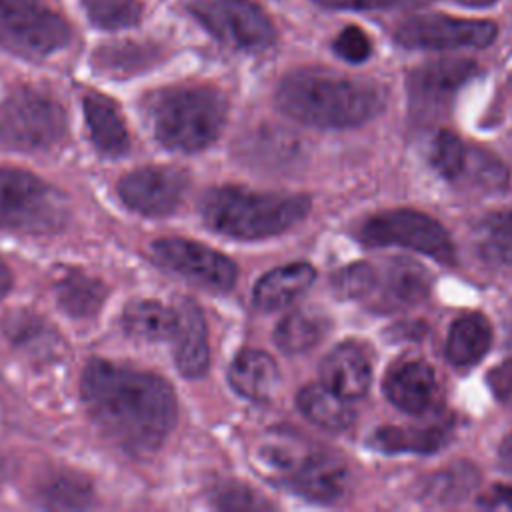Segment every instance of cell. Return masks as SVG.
Wrapping results in <instances>:
<instances>
[{
  "mask_svg": "<svg viewBox=\"0 0 512 512\" xmlns=\"http://www.w3.org/2000/svg\"><path fill=\"white\" fill-rule=\"evenodd\" d=\"M450 434V428L442 422L420 424L408 428H380L372 434L370 444L386 452H434Z\"/></svg>",
  "mask_w": 512,
  "mask_h": 512,
  "instance_id": "cell-25",
  "label": "cell"
},
{
  "mask_svg": "<svg viewBox=\"0 0 512 512\" xmlns=\"http://www.w3.org/2000/svg\"><path fill=\"white\" fill-rule=\"evenodd\" d=\"M282 482L308 500L334 502L346 494L350 476L344 462L328 454H308L282 478Z\"/></svg>",
  "mask_w": 512,
  "mask_h": 512,
  "instance_id": "cell-14",
  "label": "cell"
},
{
  "mask_svg": "<svg viewBox=\"0 0 512 512\" xmlns=\"http://www.w3.org/2000/svg\"><path fill=\"white\" fill-rule=\"evenodd\" d=\"M186 184L188 176L180 168L146 166L126 174L118 184V194L130 210L162 216L180 204Z\"/></svg>",
  "mask_w": 512,
  "mask_h": 512,
  "instance_id": "cell-12",
  "label": "cell"
},
{
  "mask_svg": "<svg viewBox=\"0 0 512 512\" xmlns=\"http://www.w3.org/2000/svg\"><path fill=\"white\" fill-rule=\"evenodd\" d=\"M64 198L38 176L0 166V230L46 234L64 226Z\"/></svg>",
  "mask_w": 512,
  "mask_h": 512,
  "instance_id": "cell-5",
  "label": "cell"
},
{
  "mask_svg": "<svg viewBox=\"0 0 512 512\" xmlns=\"http://www.w3.org/2000/svg\"><path fill=\"white\" fill-rule=\"evenodd\" d=\"M174 312L176 328L172 334V344L176 366L184 376L198 378L206 372L210 360L204 316L190 298H178L174 302Z\"/></svg>",
  "mask_w": 512,
  "mask_h": 512,
  "instance_id": "cell-15",
  "label": "cell"
},
{
  "mask_svg": "<svg viewBox=\"0 0 512 512\" xmlns=\"http://www.w3.org/2000/svg\"><path fill=\"white\" fill-rule=\"evenodd\" d=\"M332 48H334V52H336L342 60L352 62V64L364 62V60L370 56V52H372V46H370L368 36H366L358 26H348V28H344V30L336 36Z\"/></svg>",
  "mask_w": 512,
  "mask_h": 512,
  "instance_id": "cell-33",
  "label": "cell"
},
{
  "mask_svg": "<svg viewBox=\"0 0 512 512\" xmlns=\"http://www.w3.org/2000/svg\"><path fill=\"white\" fill-rule=\"evenodd\" d=\"M154 136L168 148L196 152L220 134L228 102L210 86H172L152 94L146 102Z\"/></svg>",
  "mask_w": 512,
  "mask_h": 512,
  "instance_id": "cell-4",
  "label": "cell"
},
{
  "mask_svg": "<svg viewBox=\"0 0 512 512\" xmlns=\"http://www.w3.org/2000/svg\"><path fill=\"white\" fill-rule=\"evenodd\" d=\"M156 260L210 290H230L236 282V264L224 254L184 238H162L152 246Z\"/></svg>",
  "mask_w": 512,
  "mask_h": 512,
  "instance_id": "cell-11",
  "label": "cell"
},
{
  "mask_svg": "<svg viewBox=\"0 0 512 512\" xmlns=\"http://www.w3.org/2000/svg\"><path fill=\"white\" fill-rule=\"evenodd\" d=\"M460 2L466 4V6H474V8H484V6L494 4L496 0H460Z\"/></svg>",
  "mask_w": 512,
  "mask_h": 512,
  "instance_id": "cell-40",
  "label": "cell"
},
{
  "mask_svg": "<svg viewBox=\"0 0 512 512\" xmlns=\"http://www.w3.org/2000/svg\"><path fill=\"white\" fill-rule=\"evenodd\" d=\"M476 250L490 264H512V210L490 212L476 228Z\"/></svg>",
  "mask_w": 512,
  "mask_h": 512,
  "instance_id": "cell-27",
  "label": "cell"
},
{
  "mask_svg": "<svg viewBox=\"0 0 512 512\" xmlns=\"http://www.w3.org/2000/svg\"><path fill=\"white\" fill-rule=\"evenodd\" d=\"M214 504L222 510H262L268 508V504L250 488L230 484L216 492Z\"/></svg>",
  "mask_w": 512,
  "mask_h": 512,
  "instance_id": "cell-34",
  "label": "cell"
},
{
  "mask_svg": "<svg viewBox=\"0 0 512 512\" xmlns=\"http://www.w3.org/2000/svg\"><path fill=\"white\" fill-rule=\"evenodd\" d=\"M430 276L426 268L410 258H392L372 264V282L364 300L376 308L396 310L414 306L428 296Z\"/></svg>",
  "mask_w": 512,
  "mask_h": 512,
  "instance_id": "cell-13",
  "label": "cell"
},
{
  "mask_svg": "<svg viewBox=\"0 0 512 512\" xmlns=\"http://www.w3.org/2000/svg\"><path fill=\"white\" fill-rule=\"evenodd\" d=\"M474 70V62L464 58L428 62L412 72L410 92L422 104L444 102L474 74Z\"/></svg>",
  "mask_w": 512,
  "mask_h": 512,
  "instance_id": "cell-18",
  "label": "cell"
},
{
  "mask_svg": "<svg viewBox=\"0 0 512 512\" xmlns=\"http://www.w3.org/2000/svg\"><path fill=\"white\" fill-rule=\"evenodd\" d=\"M386 102L382 86L326 68H298L276 90L278 108L310 126L352 128L374 118Z\"/></svg>",
  "mask_w": 512,
  "mask_h": 512,
  "instance_id": "cell-2",
  "label": "cell"
},
{
  "mask_svg": "<svg viewBox=\"0 0 512 512\" xmlns=\"http://www.w3.org/2000/svg\"><path fill=\"white\" fill-rule=\"evenodd\" d=\"M436 392L434 370L420 360H406L394 366L384 378L386 398L408 414L426 412L434 404Z\"/></svg>",
  "mask_w": 512,
  "mask_h": 512,
  "instance_id": "cell-16",
  "label": "cell"
},
{
  "mask_svg": "<svg viewBox=\"0 0 512 512\" xmlns=\"http://www.w3.org/2000/svg\"><path fill=\"white\" fill-rule=\"evenodd\" d=\"M316 278V270L306 262L274 268L254 286V304L260 310H278L296 300Z\"/></svg>",
  "mask_w": 512,
  "mask_h": 512,
  "instance_id": "cell-20",
  "label": "cell"
},
{
  "mask_svg": "<svg viewBox=\"0 0 512 512\" xmlns=\"http://www.w3.org/2000/svg\"><path fill=\"white\" fill-rule=\"evenodd\" d=\"M194 12L214 36L236 48L262 50L276 38L268 14L250 0H204Z\"/></svg>",
  "mask_w": 512,
  "mask_h": 512,
  "instance_id": "cell-10",
  "label": "cell"
},
{
  "mask_svg": "<svg viewBox=\"0 0 512 512\" xmlns=\"http://www.w3.org/2000/svg\"><path fill=\"white\" fill-rule=\"evenodd\" d=\"M56 294L72 316H92L104 300V286L82 272H70L56 284Z\"/></svg>",
  "mask_w": 512,
  "mask_h": 512,
  "instance_id": "cell-29",
  "label": "cell"
},
{
  "mask_svg": "<svg viewBox=\"0 0 512 512\" xmlns=\"http://www.w3.org/2000/svg\"><path fill=\"white\" fill-rule=\"evenodd\" d=\"M98 64L106 70L112 72H134L138 68H142L150 56L148 48L138 46V44H118V46H106L102 48L98 54Z\"/></svg>",
  "mask_w": 512,
  "mask_h": 512,
  "instance_id": "cell-32",
  "label": "cell"
},
{
  "mask_svg": "<svg viewBox=\"0 0 512 512\" xmlns=\"http://www.w3.org/2000/svg\"><path fill=\"white\" fill-rule=\"evenodd\" d=\"M480 506L488 510H512V486H494L482 498Z\"/></svg>",
  "mask_w": 512,
  "mask_h": 512,
  "instance_id": "cell-36",
  "label": "cell"
},
{
  "mask_svg": "<svg viewBox=\"0 0 512 512\" xmlns=\"http://www.w3.org/2000/svg\"><path fill=\"white\" fill-rule=\"evenodd\" d=\"M492 342V330L484 316L458 318L448 332L446 356L454 366H470L484 358Z\"/></svg>",
  "mask_w": 512,
  "mask_h": 512,
  "instance_id": "cell-23",
  "label": "cell"
},
{
  "mask_svg": "<svg viewBox=\"0 0 512 512\" xmlns=\"http://www.w3.org/2000/svg\"><path fill=\"white\" fill-rule=\"evenodd\" d=\"M70 40L68 22L42 0H0V46L26 58H46Z\"/></svg>",
  "mask_w": 512,
  "mask_h": 512,
  "instance_id": "cell-7",
  "label": "cell"
},
{
  "mask_svg": "<svg viewBox=\"0 0 512 512\" xmlns=\"http://www.w3.org/2000/svg\"><path fill=\"white\" fill-rule=\"evenodd\" d=\"M66 134V114L48 94L18 88L0 104V144L24 152L56 146Z\"/></svg>",
  "mask_w": 512,
  "mask_h": 512,
  "instance_id": "cell-6",
  "label": "cell"
},
{
  "mask_svg": "<svg viewBox=\"0 0 512 512\" xmlns=\"http://www.w3.org/2000/svg\"><path fill=\"white\" fill-rule=\"evenodd\" d=\"M320 380L336 394L356 400L370 388L372 366L368 356L358 346L340 344L322 360Z\"/></svg>",
  "mask_w": 512,
  "mask_h": 512,
  "instance_id": "cell-17",
  "label": "cell"
},
{
  "mask_svg": "<svg viewBox=\"0 0 512 512\" xmlns=\"http://www.w3.org/2000/svg\"><path fill=\"white\" fill-rule=\"evenodd\" d=\"M300 412L316 426L332 432L346 430L354 422V408L348 398L336 394L324 384H310L298 392Z\"/></svg>",
  "mask_w": 512,
  "mask_h": 512,
  "instance_id": "cell-22",
  "label": "cell"
},
{
  "mask_svg": "<svg viewBox=\"0 0 512 512\" xmlns=\"http://www.w3.org/2000/svg\"><path fill=\"white\" fill-rule=\"evenodd\" d=\"M392 2H408V4H414V2H424V0H392Z\"/></svg>",
  "mask_w": 512,
  "mask_h": 512,
  "instance_id": "cell-41",
  "label": "cell"
},
{
  "mask_svg": "<svg viewBox=\"0 0 512 512\" xmlns=\"http://www.w3.org/2000/svg\"><path fill=\"white\" fill-rule=\"evenodd\" d=\"M314 2L334 10H370V8H382L392 4V0H314Z\"/></svg>",
  "mask_w": 512,
  "mask_h": 512,
  "instance_id": "cell-37",
  "label": "cell"
},
{
  "mask_svg": "<svg viewBox=\"0 0 512 512\" xmlns=\"http://www.w3.org/2000/svg\"><path fill=\"white\" fill-rule=\"evenodd\" d=\"M500 462L506 470L512 472V434L506 436L502 446H500Z\"/></svg>",
  "mask_w": 512,
  "mask_h": 512,
  "instance_id": "cell-38",
  "label": "cell"
},
{
  "mask_svg": "<svg viewBox=\"0 0 512 512\" xmlns=\"http://www.w3.org/2000/svg\"><path fill=\"white\" fill-rule=\"evenodd\" d=\"M330 322L328 318L316 308H298L284 316L274 330L276 346L286 354H300L316 346Z\"/></svg>",
  "mask_w": 512,
  "mask_h": 512,
  "instance_id": "cell-24",
  "label": "cell"
},
{
  "mask_svg": "<svg viewBox=\"0 0 512 512\" xmlns=\"http://www.w3.org/2000/svg\"><path fill=\"white\" fill-rule=\"evenodd\" d=\"M122 324L128 334L144 340H172L176 312L174 306L168 308L156 300H140L126 306Z\"/></svg>",
  "mask_w": 512,
  "mask_h": 512,
  "instance_id": "cell-26",
  "label": "cell"
},
{
  "mask_svg": "<svg viewBox=\"0 0 512 512\" xmlns=\"http://www.w3.org/2000/svg\"><path fill=\"white\" fill-rule=\"evenodd\" d=\"M394 34L406 48L454 50L484 48L492 44L498 28L490 20L458 18L448 14H414L402 20Z\"/></svg>",
  "mask_w": 512,
  "mask_h": 512,
  "instance_id": "cell-9",
  "label": "cell"
},
{
  "mask_svg": "<svg viewBox=\"0 0 512 512\" xmlns=\"http://www.w3.org/2000/svg\"><path fill=\"white\" fill-rule=\"evenodd\" d=\"M82 398L96 426L134 454L160 448L176 422V396L170 384L152 372L116 362H88Z\"/></svg>",
  "mask_w": 512,
  "mask_h": 512,
  "instance_id": "cell-1",
  "label": "cell"
},
{
  "mask_svg": "<svg viewBox=\"0 0 512 512\" xmlns=\"http://www.w3.org/2000/svg\"><path fill=\"white\" fill-rule=\"evenodd\" d=\"M370 246H402L442 264L454 262V244L440 222L416 210H390L372 216L360 230Z\"/></svg>",
  "mask_w": 512,
  "mask_h": 512,
  "instance_id": "cell-8",
  "label": "cell"
},
{
  "mask_svg": "<svg viewBox=\"0 0 512 512\" xmlns=\"http://www.w3.org/2000/svg\"><path fill=\"white\" fill-rule=\"evenodd\" d=\"M92 24L104 30L136 26L142 18L140 0H82Z\"/></svg>",
  "mask_w": 512,
  "mask_h": 512,
  "instance_id": "cell-30",
  "label": "cell"
},
{
  "mask_svg": "<svg viewBox=\"0 0 512 512\" xmlns=\"http://www.w3.org/2000/svg\"><path fill=\"white\" fill-rule=\"evenodd\" d=\"M10 286H12V274H10L8 266L0 262V298L6 296V292L10 290Z\"/></svg>",
  "mask_w": 512,
  "mask_h": 512,
  "instance_id": "cell-39",
  "label": "cell"
},
{
  "mask_svg": "<svg viewBox=\"0 0 512 512\" xmlns=\"http://www.w3.org/2000/svg\"><path fill=\"white\" fill-rule=\"evenodd\" d=\"M308 210V196L254 192L240 186L212 188L200 202L202 218L212 230L240 240L276 236L300 222Z\"/></svg>",
  "mask_w": 512,
  "mask_h": 512,
  "instance_id": "cell-3",
  "label": "cell"
},
{
  "mask_svg": "<svg viewBox=\"0 0 512 512\" xmlns=\"http://www.w3.org/2000/svg\"><path fill=\"white\" fill-rule=\"evenodd\" d=\"M84 114L96 148L106 156H122L130 146L126 124L112 100L102 94L84 98Z\"/></svg>",
  "mask_w": 512,
  "mask_h": 512,
  "instance_id": "cell-21",
  "label": "cell"
},
{
  "mask_svg": "<svg viewBox=\"0 0 512 512\" xmlns=\"http://www.w3.org/2000/svg\"><path fill=\"white\" fill-rule=\"evenodd\" d=\"M486 380L498 402L512 408V358L494 366L488 372Z\"/></svg>",
  "mask_w": 512,
  "mask_h": 512,
  "instance_id": "cell-35",
  "label": "cell"
},
{
  "mask_svg": "<svg viewBox=\"0 0 512 512\" xmlns=\"http://www.w3.org/2000/svg\"><path fill=\"white\" fill-rule=\"evenodd\" d=\"M36 498L46 508L78 510V508H88L94 496H92L90 484L84 478H80L78 474L60 472V474H52L42 482Z\"/></svg>",
  "mask_w": 512,
  "mask_h": 512,
  "instance_id": "cell-28",
  "label": "cell"
},
{
  "mask_svg": "<svg viewBox=\"0 0 512 512\" xmlns=\"http://www.w3.org/2000/svg\"><path fill=\"white\" fill-rule=\"evenodd\" d=\"M230 386L248 400H268L278 388V366L262 350H242L228 370Z\"/></svg>",
  "mask_w": 512,
  "mask_h": 512,
  "instance_id": "cell-19",
  "label": "cell"
},
{
  "mask_svg": "<svg viewBox=\"0 0 512 512\" xmlns=\"http://www.w3.org/2000/svg\"><path fill=\"white\" fill-rule=\"evenodd\" d=\"M432 164L444 178H458L466 168V148L462 140L448 130L438 132L432 146Z\"/></svg>",
  "mask_w": 512,
  "mask_h": 512,
  "instance_id": "cell-31",
  "label": "cell"
}]
</instances>
